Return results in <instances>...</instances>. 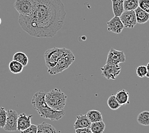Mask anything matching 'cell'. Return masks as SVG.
I'll list each match as a JSON object with an SVG mask.
<instances>
[{
    "instance_id": "f546056e",
    "label": "cell",
    "mask_w": 149,
    "mask_h": 133,
    "mask_svg": "<svg viewBox=\"0 0 149 133\" xmlns=\"http://www.w3.org/2000/svg\"><path fill=\"white\" fill-rule=\"evenodd\" d=\"M146 67H147V75H146V77L149 78V62L147 63V65H146Z\"/></svg>"
},
{
    "instance_id": "7c38bea8",
    "label": "cell",
    "mask_w": 149,
    "mask_h": 133,
    "mask_svg": "<svg viewBox=\"0 0 149 133\" xmlns=\"http://www.w3.org/2000/svg\"><path fill=\"white\" fill-rule=\"evenodd\" d=\"M32 115H28L24 113L18 115L17 119V131H22L28 128L31 125Z\"/></svg>"
},
{
    "instance_id": "484cf974",
    "label": "cell",
    "mask_w": 149,
    "mask_h": 133,
    "mask_svg": "<svg viewBox=\"0 0 149 133\" xmlns=\"http://www.w3.org/2000/svg\"><path fill=\"white\" fill-rule=\"evenodd\" d=\"M136 72L138 77L142 78L144 77H146V75L147 73V69L146 66L145 65H140L136 68Z\"/></svg>"
},
{
    "instance_id": "ac0fdd59",
    "label": "cell",
    "mask_w": 149,
    "mask_h": 133,
    "mask_svg": "<svg viewBox=\"0 0 149 133\" xmlns=\"http://www.w3.org/2000/svg\"><path fill=\"white\" fill-rule=\"evenodd\" d=\"M13 60L18 61L24 67H26L29 62V58L27 54L25 53L22 52V51H17L13 54Z\"/></svg>"
},
{
    "instance_id": "ffe728a7",
    "label": "cell",
    "mask_w": 149,
    "mask_h": 133,
    "mask_svg": "<svg viewBox=\"0 0 149 133\" xmlns=\"http://www.w3.org/2000/svg\"><path fill=\"white\" fill-rule=\"evenodd\" d=\"M8 67L10 71L12 74H18L21 73L24 69V66L21 63H20L18 61L15 60H12L10 62L8 65Z\"/></svg>"
},
{
    "instance_id": "4316f807",
    "label": "cell",
    "mask_w": 149,
    "mask_h": 133,
    "mask_svg": "<svg viewBox=\"0 0 149 133\" xmlns=\"http://www.w3.org/2000/svg\"><path fill=\"white\" fill-rule=\"evenodd\" d=\"M138 6L149 13V0H139Z\"/></svg>"
},
{
    "instance_id": "9a60e30c",
    "label": "cell",
    "mask_w": 149,
    "mask_h": 133,
    "mask_svg": "<svg viewBox=\"0 0 149 133\" xmlns=\"http://www.w3.org/2000/svg\"><path fill=\"white\" fill-rule=\"evenodd\" d=\"M134 12L135 14H136L137 23L140 24V25H143L149 20V13L144 11L139 6L134 10Z\"/></svg>"
},
{
    "instance_id": "f1b7e54d",
    "label": "cell",
    "mask_w": 149,
    "mask_h": 133,
    "mask_svg": "<svg viewBox=\"0 0 149 133\" xmlns=\"http://www.w3.org/2000/svg\"><path fill=\"white\" fill-rule=\"evenodd\" d=\"M92 132L91 131L90 127L86 128H80L75 129V133H91Z\"/></svg>"
},
{
    "instance_id": "8992f818",
    "label": "cell",
    "mask_w": 149,
    "mask_h": 133,
    "mask_svg": "<svg viewBox=\"0 0 149 133\" xmlns=\"http://www.w3.org/2000/svg\"><path fill=\"white\" fill-rule=\"evenodd\" d=\"M126 61V55L123 51H118L113 48H111L108 52L106 64L119 65Z\"/></svg>"
},
{
    "instance_id": "83f0119b",
    "label": "cell",
    "mask_w": 149,
    "mask_h": 133,
    "mask_svg": "<svg viewBox=\"0 0 149 133\" xmlns=\"http://www.w3.org/2000/svg\"><path fill=\"white\" fill-rule=\"evenodd\" d=\"M38 131V126L37 125L31 124L28 128L21 132V133H36Z\"/></svg>"
},
{
    "instance_id": "5bb4252c",
    "label": "cell",
    "mask_w": 149,
    "mask_h": 133,
    "mask_svg": "<svg viewBox=\"0 0 149 133\" xmlns=\"http://www.w3.org/2000/svg\"><path fill=\"white\" fill-rule=\"evenodd\" d=\"M116 99L120 106H125L130 104V94L126 90H121L118 91L116 94Z\"/></svg>"
},
{
    "instance_id": "ba28073f",
    "label": "cell",
    "mask_w": 149,
    "mask_h": 133,
    "mask_svg": "<svg viewBox=\"0 0 149 133\" xmlns=\"http://www.w3.org/2000/svg\"><path fill=\"white\" fill-rule=\"evenodd\" d=\"M13 6L19 15L28 16L32 12L33 1L32 0H15Z\"/></svg>"
},
{
    "instance_id": "277c9868",
    "label": "cell",
    "mask_w": 149,
    "mask_h": 133,
    "mask_svg": "<svg viewBox=\"0 0 149 133\" xmlns=\"http://www.w3.org/2000/svg\"><path fill=\"white\" fill-rule=\"evenodd\" d=\"M70 49L65 47H53L47 49L44 53V58L47 69H50L56 65L58 60L69 53Z\"/></svg>"
},
{
    "instance_id": "9c48e42d",
    "label": "cell",
    "mask_w": 149,
    "mask_h": 133,
    "mask_svg": "<svg viewBox=\"0 0 149 133\" xmlns=\"http://www.w3.org/2000/svg\"><path fill=\"white\" fill-rule=\"evenodd\" d=\"M101 75L106 78L107 80H114L120 74L121 71V67L119 65H111L105 64L101 68Z\"/></svg>"
},
{
    "instance_id": "2e32d148",
    "label": "cell",
    "mask_w": 149,
    "mask_h": 133,
    "mask_svg": "<svg viewBox=\"0 0 149 133\" xmlns=\"http://www.w3.org/2000/svg\"><path fill=\"white\" fill-rule=\"evenodd\" d=\"M112 3V10L115 16L120 17L124 11V0H111Z\"/></svg>"
},
{
    "instance_id": "d6a6232c",
    "label": "cell",
    "mask_w": 149,
    "mask_h": 133,
    "mask_svg": "<svg viewBox=\"0 0 149 133\" xmlns=\"http://www.w3.org/2000/svg\"><path fill=\"white\" fill-rule=\"evenodd\" d=\"M91 133H93V132H91Z\"/></svg>"
},
{
    "instance_id": "e0dca14e",
    "label": "cell",
    "mask_w": 149,
    "mask_h": 133,
    "mask_svg": "<svg viewBox=\"0 0 149 133\" xmlns=\"http://www.w3.org/2000/svg\"><path fill=\"white\" fill-rule=\"evenodd\" d=\"M38 131L36 133H57L56 128L46 122H42V124L37 125Z\"/></svg>"
},
{
    "instance_id": "6da1fadb",
    "label": "cell",
    "mask_w": 149,
    "mask_h": 133,
    "mask_svg": "<svg viewBox=\"0 0 149 133\" xmlns=\"http://www.w3.org/2000/svg\"><path fill=\"white\" fill-rule=\"evenodd\" d=\"M33 9L28 16L19 15V24L29 35L52 38L61 29L66 12L62 0H32Z\"/></svg>"
},
{
    "instance_id": "d6986e66",
    "label": "cell",
    "mask_w": 149,
    "mask_h": 133,
    "mask_svg": "<svg viewBox=\"0 0 149 133\" xmlns=\"http://www.w3.org/2000/svg\"><path fill=\"white\" fill-rule=\"evenodd\" d=\"M86 115L91 123L103 120L102 114H101V113L98 110H93L88 111Z\"/></svg>"
},
{
    "instance_id": "603a6c76",
    "label": "cell",
    "mask_w": 149,
    "mask_h": 133,
    "mask_svg": "<svg viewBox=\"0 0 149 133\" xmlns=\"http://www.w3.org/2000/svg\"><path fill=\"white\" fill-rule=\"evenodd\" d=\"M107 104L111 110H117L121 106L116 99V95H111L107 100Z\"/></svg>"
},
{
    "instance_id": "3957f363",
    "label": "cell",
    "mask_w": 149,
    "mask_h": 133,
    "mask_svg": "<svg viewBox=\"0 0 149 133\" xmlns=\"http://www.w3.org/2000/svg\"><path fill=\"white\" fill-rule=\"evenodd\" d=\"M45 101L50 108L62 111L66 106L67 96L59 88H54L45 94Z\"/></svg>"
},
{
    "instance_id": "d4e9b609",
    "label": "cell",
    "mask_w": 149,
    "mask_h": 133,
    "mask_svg": "<svg viewBox=\"0 0 149 133\" xmlns=\"http://www.w3.org/2000/svg\"><path fill=\"white\" fill-rule=\"evenodd\" d=\"M6 120V111L3 107L0 108V128L5 127Z\"/></svg>"
},
{
    "instance_id": "1f68e13d",
    "label": "cell",
    "mask_w": 149,
    "mask_h": 133,
    "mask_svg": "<svg viewBox=\"0 0 149 133\" xmlns=\"http://www.w3.org/2000/svg\"><path fill=\"white\" fill-rule=\"evenodd\" d=\"M148 47H149V43H148Z\"/></svg>"
},
{
    "instance_id": "cb8c5ba5",
    "label": "cell",
    "mask_w": 149,
    "mask_h": 133,
    "mask_svg": "<svg viewBox=\"0 0 149 133\" xmlns=\"http://www.w3.org/2000/svg\"><path fill=\"white\" fill-rule=\"evenodd\" d=\"M139 0H124V10H134L138 7Z\"/></svg>"
},
{
    "instance_id": "4fadbf2b",
    "label": "cell",
    "mask_w": 149,
    "mask_h": 133,
    "mask_svg": "<svg viewBox=\"0 0 149 133\" xmlns=\"http://www.w3.org/2000/svg\"><path fill=\"white\" fill-rule=\"evenodd\" d=\"M91 122L87 118L86 115H80L77 117V120L74 123L73 127L74 129L80 128L90 127Z\"/></svg>"
},
{
    "instance_id": "7a4b0ae2",
    "label": "cell",
    "mask_w": 149,
    "mask_h": 133,
    "mask_svg": "<svg viewBox=\"0 0 149 133\" xmlns=\"http://www.w3.org/2000/svg\"><path fill=\"white\" fill-rule=\"evenodd\" d=\"M45 94L46 92L43 90H40L33 95L31 104L34 109L42 118L49 119L52 121L60 120L65 115V111L64 110L57 111L50 108L45 102Z\"/></svg>"
},
{
    "instance_id": "44dd1931",
    "label": "cell",
    "mask_w": 149,
    "mask_h": 133,
    "mask_svg": "<svg viewBox=\"0 0 149 133\" xmlns=\"http://www.w3.org/2000/svg\"><path fill=\"white\" fill-rule=\"evenodd\" d=\"M90 129L93 133H103L105 129V124L103 120L91 123Z\"/></svg>"
},
{
    "instance_id": "52a82bcc",
    "label": "cell",
    "mask_w": 149,
    "mask_h": 133,
    "mask_svg": "<svg viewBox=\"0 0 149 133\" xmlns=\"http://www.w3.org/2000/svg\"><path fill=\"white\" fill-rule=\"evenodd\" d=\"M18 113L15 110H8L6 111V120L3 129L8 132H15L17 131Z\"/></svg>"
},
{
    "instance_id": "30bf717a",
    "label": "cell",
    "mask_w": 149,
    "mask_h": 133,
    "mask_svg": "<svg viewBox=\"0 0 149 133\" xmlns=\"http://www.w3.org/2000/svg\"><path fill=\"white\" fill-rule=\"evenodd\" d=\"M119 18L124 28L132 29L137 24L134 10H124Z\"/></svg>"
},
{
    "instance_id": "5b68a950",
    "label": "cell",
    "mask_w": 149,
    "mask_h": 133,
    "mask_svg": "<svg viewBox=\"0 0 149 133\" xmlns=\"http://www.w3.org/2000/svg\"><path fill=\"white\" fill-rule=\"evenodd\" d=\"M74 60H75V56L71 51L69 53L61 58L55 66L48 69V73L50 75H56L62 72L64 70L68 69Z\"/></svg>"
},
{
    "instance_id": "7402d4cb",
    "label": "cell",
    "mask_w": 149,
    "mask_h": 133,
    "mask_svg": "<svg viewBox=\"0 0 149 133\" xmlns=\"http://www.w3.org/2000/svg\"><path fill=\"white\" fill-rule=\"evenodd\" d=\"M137 122L140 125L143 126L149 125V111H144L141 112L137 117Z\"/></svg>"
},
{
    "instance_id": "4dcf8cb0",
    "label": "cell",
    "mask_w": 149,
    "mask_h": 133,
    "mask_svg": "<svg viewBox=\"0 0 149 133\" xmlns=\"http://www.w3.org/2000/svg\"><path fill=\"white\" fill-rule=\"evenodd\" d=\"M1 21H2L1 19V18H0V25H1Z\"/></svg>"
},
{
    "instance_id": "8fae6325",
    "label": "cell",
    "mask_w": 149,
    "mask_h": 133,
    "mask_svg": "<svg viewBox=\"0 0 149 133\" xmlns=\"http://www.w3.org/2000/svg\"><path fill=\"white\" fill-rule=\"evenodd\" d=\"M107 25L108 32L116 34H120L124 28L120 18L117 16H114L110 20H108L107 23Z\"/></svg>"
}]
</instances>
